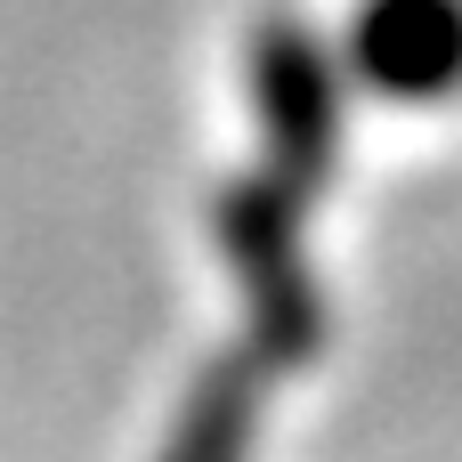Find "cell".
Returning <instances> with one entry per match:
<instances>
[{
  "label": "cell",
  "mask_w": 462,
  "mask_h": 462,
  "mask_svg": "<svg viewBox=\"0 0 462 462\" xmlns=\"http://www.w3.org/2000/svg\"><path fill=\"white\" fill-rule=\"evenodd\" d=\"M260 114H268V171L227 195L219 227L244 268V292H252L260 357L300 365L317 349V300L300 276V211L333 162V81H325V57L292 24L260 32Z\"/></svg>",
  "instance_id": "6da1fadb"
},
{
  "label": "cell",
  "mask_w": 462,
  "mask_h": 462,
  "mask_svg": "<svg viewBox=\"0 0 462 462\" xmlns=\"http://www.w3.org/2000/svg\"><path fill=\"white\" fill-rule=\"evenodd\" d=\"M357 57L390 97H439L462 81V0H374Z\"/></svg>",
  "instance_id": "7a4b0ae2"
},
{
  "label": "cell",
  "mask_w": 462,
  "mask_h": 462,
  "mask_svg": "<svg viewBox=\"0 0 462 462\" xmlns=\"http://www.w3.org/2000/svg\"><path fill=\"white\" fill-rule=\"evenodd\" d=\"M244 447H252V365H227L195 390L162 462H244Z\"/></svg>",
  "instance_id": "3957f363"
}]
</instances>
